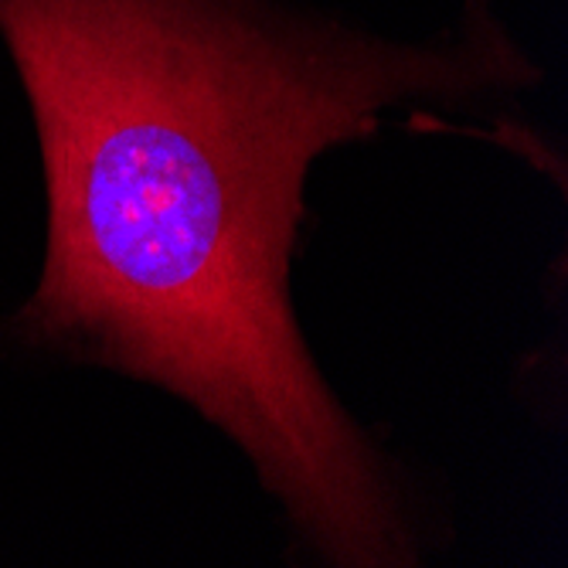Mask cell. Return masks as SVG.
<instances>
[{
  "label": "cell",
  "mask_w": 568,
  "mask_h": 568,
  "mask_svg": "<svg viewBox=\"0 0 568 568\" xmlns=\"http://www.w3.org/2000/svg\"><path fill=\"white\" fill-rule=\"evenodd\" d=\"M48 178V263L14 331L187 398L334 565L416 558L378 456L286 296L303 178L408 95L535 75L490 18L439 48L255 0H0Z\"/></svg>",
  "instance_id": "obj_1"
}]
</instances>
